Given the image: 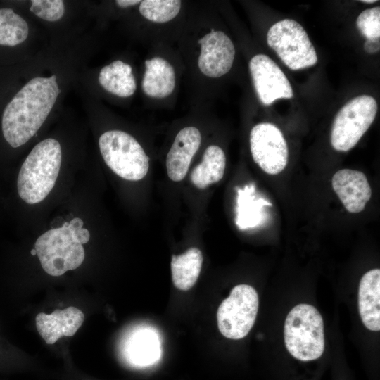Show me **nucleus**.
Wrapping results in <instances>:
<instances>
[{"instance_id": "f257e3e1", "label": "nucleus", "mask_w": 380, "mask_h": 380, "mask_svg": "<svg viewBox=\"0 0 380 380\" xmlns=\"http://www.w3.org/2000/svg\"><path fill=\"white\" fill-rule=\"evenodd\" d=\"M59 93L56 75L37 77L30 80L7 104L2 115V131L13 148L25 144L36 134Z\"/></svg>"}, {"instance_id": "f03ea898", "label": "nucleus", "mask_w": 380, "mask_h": 380, "mask_svg": "<svg viewBox=\"0 0 380 380\" xmlns=\"http://www.w3.org/2000/svg\"><path fill=\"white\" fill-rule=\"evenodd\" d=\"M80 218L75 217L64 222L61 227L48 230L37 239L34 248L47 274L61 276L81 265L85 255L82 244L90 238Z\"/></svg>"}, {"instance_id": "7ed1b4c3", "label": "nucleus", "mask_w": 380, "mask_h": 380, "mask_svg": "<svg viewBox=\"0 0 380 380\" xmlns=\"http://www.w3.org/2000/svg\"><path fill=\"white\" fill-rule=\"evenodd\" d=\"M59 142L51 138L37 144L20 170L17 186L20 197L28 204L42 201L53 188L61 164Z\"/></svg>"}, {"instance_id": "20e7f679", "label": "nucleus", "mask_w": 380, "mask_h": 380, "mask_svg": "<svg viewBox=\"0 0 380 380\" xmlns=\"http://www.w3.org/2000/svg\"><path fill=\"white\" fill-rule=\"evenodd\" d=\"M284 339L288 352L296 360L308 362L320 358L325 339L319 312L306 303L293 307L285 319Z\"/></svg>"}, {"instance_id": "39448f33", "label": "nucleus", "mask_w": 380, "mask_h": 380, "mask_svg": "<svg viewBox=\"0 0 380 380\" xmlns=\"http://www.w3.org/2000/svg\"><path fill=\"white\" fill-rule=\"evenodd\" d=\"M101 156L109 168L122 179H142L149 168V158L140 144L128 133L107 131L99 139Z\"/></svg>"}, {"instance_id": "423d86ee", "label": "nucleus", "mask_w": 380, "mask_h": 380, "mask_svg": "<svg viewBox=\"0 0 380 380\" xmlns=\"http://www.w3.org/2000/svg\"><path fill=\"white\" fill-rule=\"evenodd\" d=\"M267 42L291 70H298L315 65L316 51L300 24L292 19H284L268 30Z\"/></svg>"}, {"instance_id": "0eeeda50", "label": "nucleus", "mask_w": 380, "mask_h": 380, "mask_svg": "<svg viewBox=\"0 0 380 380\" xmlns=\"http://www.w3.org/2000/svg\"><path fill=\"white\" fill-rule=\"evenodd\" d=\"M377 108L375 99L369 95L358 96L347 102L332 124V147L341 152L353 148L372 124Z\"/></svg>"}, {"instance_id": "6e6552de", "label": "nucleus", "mask_w": 380, "mask_h": 380, "mask_svg": "<svg viewBox=\"0 0 380 380\" xmlns=\"http://www.w3.org/2000/svg\"><path fill=\"white\" fill-rule=\"evenodd\" d=\"M258 305V295L253 287L248 284L235 286L217 309L220 333L230 339L244 338L255 323Z\"/></svg>"}, {"instance_id": "1a4fd4ad", "label": "nucleus", "mask_w": 380, "mask_h": 380, "mask_svg": "<svg viewBox=\"0 0 380 380\" xmlns=\"http://www.w3.org/2000/svg\"><path fill=\"white\" fill-rule=\"evenodd\" d=\"M250 148L254 162L269 175L280 173L288 163L287 143L281 130L272 123L262 122L252 128Z\"/></svg>"}, {"instance_id": "9d476101", "label": "nucleus", "mask_w": 380, "mask_h": 380, "mask_svg": "<svg viewBox=\"0 0 380 380\" xmlns=\"http://www.w3.org/2000/svg\"><path fill=\"white\" fill-rule=\"evenodd\" d=\"M249 70L258 96L263 105L279 99H291L292 87L279 67L267 56L257 54L249 62Z\"/></svg>"}, {"instance_id": "9b49d317", "label": "nucleus", "mask_w": 380, "mask_h": 380, "mask_svg": "<svg viewBox=\"0 0 380 380\" xmlns=\"http://www.w3.org/2000/svg\"><path fill=\"white\" fill-rule=\"evenodd\" d=\"M198 42L201 47L198 65L203 75L217 78L231 70L235 56V48L224 32L212 31Z\"/></svg>"}, {"instance_id": "f8f14e48", "label": "nucleus", "mask_w": 380, "mask_h": 380, "mask_svg": "<svg viewBox=\"0 0 380 380\" xmlns=\"http://www.w3.org/2000/svg\"><path fill=\"white\" fill-rule=\"evenodd\" d=\"M331 184L345 208L351 213L362 212L372 196L368 180L360 171L340 170L333 175Z\"/></svg>"}, {"instance_id": "ddd939ff", "label": "nucleus", "mask_w": 380, "mask_h": 380, "mask_svg": "<svg viewBox=\"0 0 380 380\" xmlns=\"http://www.w3.org/2000/svg\"><path fill=\"white\" fill-rule=\"evenodd\" d=\"M201 142L200 131L195 127H184L177 133L166 158L167 172L171 180L179 182L185 177Z\"/></svg>"}, {"instance_id": "4468645a", "label": "nucleus", "mask_w": 380, "mask_h": 380, "mask_svg": "<svg viewBox=\"0 0 380 380\" xmlns=\"http://www.w3.org/2000/svg\"><path fill=\"white\" fill-rule=\"evenodd\" d=\"M84 313L77 308L57 309L51 314L40 312L36 316V327L47 344H53L63 336H72L82 326Z\"/></svg>"}, {"instance_id": "2eb2a0df", "label": "nucleus", "mask_w": 380, "mask_h": 380, "mask_svg": "<svg viewBox=\"0 0 380 380\" xmlns=\"http://www.w3.org/2000/svg\"><path fill=\"white\" fill-rule=\"evenodd\" d=\"M359 313L364 325L371 331L380 330V270L366 272L358 289Z\"/></svg>"}, {"instance_id": "dca6fc26", "label": "nucleus", "mask_w": 380, "mask_h": 380, "mask_svg": "<svg viewBox=\"0 0 380 380\" xmlns=\"http://www.w3.org/2000/svg\"><path fill=\"white\" fill-rule=\"evenodd\" d=\"M123 355L134 367H146L156 363L160 357L158 338L149 329L133 331L123 346Z\"/></svg>"}, {"instance_id": "f3484780", "label": "nucleus", "mask_w": 380, "mask_h": 380, "mask_svg": "<svg viewBox=\"0 0 380 380\" xmlns=\"http://www.w3.org/2000/svg\"><path fill=\"white\" fill-rule=\"evenodd\" d=\"M141 87L146 95L157 99L168 96L175 87V73L165 59L154 57L145 61Z\"/></svg>"}, {"instance_id": "a211bd4d", "label": "nucleus", "mask_w": 380, "mask_h": 380, "mask_svg": "<svg viewBox=\"0 0 380 380\" xmlns=\"http://www.w3.org/2000/svg\"><path fill=\"white\" fill-rule=\"evenodd\" d=\"M99 82L107 91L120 97L131 96L137 89L132 67L120 60L101 70Z\"/></svg>"}, {"instance_id": "6ab92c4d", "label": "nucleus", "mask_w": 380, "mask_h": 380, "mask_svg": "<svg viewBox=\"0 0 380 380\" xmlns=\"http://www.w3.org/2000/svg\"><path fill=\"white\" fill-rule=\"evenodd\" d=\"M203 263L200 249L193 247L179 255H172L171 272L172 283L181 291H188L197 281Z\"/></svg>"}, {"instance_id": "aec40b11", "label": "nucleus", "mask_w": 380, "mask_h": 380, "mask_svg": "<svg viewBox=\"0 0 380 380\" xmlns=\"http://www.w3.org/2000/svg\"><path fill=\"white\" fill-rule=\"evenodd\" d=\"M225 166L223 150L218 146L210 145L205 150L202 161L191 171V181L198 189H204L223 177Z\"/></svg>"}, {"instance_id": "412c9836", "label": "nucleus", "mask_w": 380, "mask_h": 380, "mask_svg": "<svg viewBox=\"0 0 380 380\" xmlns=\"http://www.w3.org/2000/svg\"><path fill=\"white\" fill-rule=\"evenodd\" d=\"M26 21L11 8H0V44L14 46L27 37Z\"/></svg>"}, {"instance_id": "4be33fe9", "label": "nucleus", "mask_w": 380, "mask_h": 380, "mask_svg": "<svg viewBox=\"0 0 380 380\" xmlns=\"http://www.w3.org/2000/svg\"><path fill=\"white\" fill-rule=\"evenodd\" d=\"M181 1L145 0L141 1L139 12L147 20L158 23L170 21L179 13Z\"/></svg>"}, {"instance_id": "5701e85b", "label": "nucleus", "mask_w": 380, "mask_h": 380, "mask_svg": "<svg viewBox=\"0 0 380 380\" xmlns=\"http://www.w3.org/2000/svg\"><path fill=\"white\" fill-rule=\"evenodd\" d=\"M238 205L236 224L243 229L256 226L260 220V208L264 205H272L270 202L262 198L253 202L244 201L239 195Z\"/></svg>"}, {"instance_id": "b1692460", "label": "nucleus", "mask_w": 380, "mask_h": 380, "mask_svg": "<svg viewBox=\"0 0 380 380\" xmlns=\"http://www.w3.org/2000/svg\"><path fill=\"white\" fill-rule=\"evenodd\" d=\"M356 25L366 40L380 39V7L363 11L356 20Z\"/></svg>"}, {"instance_id": "393cba45", "label": "nucleus", "mask_w": 380, "mask_h": 380, "mask_svg": "<svg viewBox=\"0 0 380 380\" xmlns=\"http://www.w3.org/2000/svg\"><path fill=\"white\" fill-rule=\"evenodd\" d=\"M30 11L43 20L57 21L64 14V2L62 0H32Z\"/></svg>"}, {"instance_id": "a878e982", "label": "nucleus", "mask_w": 380, "mask_h": 380, "mask_svg": "<svg viewBox=\"0 0 380 380\" xmlns=\"http://www.w3.org/2000/svg\"><path fill=\"white\" fill-rule=\"evenodd\" d=\"M364 49L368 53H374L379 51L380 41L377 40H366L364 44Z\"/></svg>"}, {"instance_id": "bb28decb", "label": "nucleus", "mask_w": 380, "mask_h": 380, "mask_svg": "<svg viewBox=\"0 0 380 380\" xmlns=\"http://www.w3.org/2000/svg\"><path fill=\"white\" fill-rule=\"evenodd\" d=\"M139 0H117L115 3L122 8L132 6L141 3Z\"/></svg>"}, {"instance_id": "cd10ccee", "label": "nucleus", "mask_w": 380, "mask_h": 380, "mask_svg": "<svg viewBox=\"0 0 380 380\" xmlns=\"http://www.w3.org/2000/svg\"><path fill=\"white\" fill-rule=\"evenodd\" d=\"M361 2H362V3H367V4H373V3H374V2H376V0H374V1H371V0H370V1H367V0H365V1H361Z\"/></svg>"}, {"instance_id": "c85d7f7f", "label": "nucleus", "mask_w": 380, "mask_h": 380, "mask_svg": "<svg viewBox=\"0 0 380 380\" xmlns=\"http://www.w3.org/2000/svg\"><path fill=\"white\" fill-rule=\"evenodd\" d=\"M31 255H37V251L34 248H33L32 250H31Z\"/></svg>"}]
</instances>
